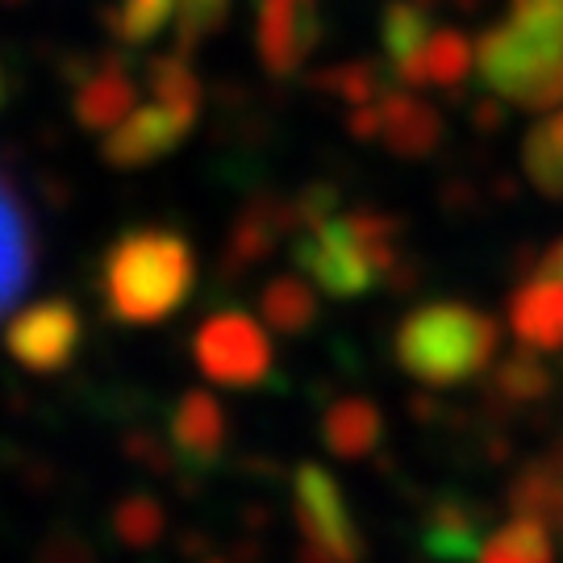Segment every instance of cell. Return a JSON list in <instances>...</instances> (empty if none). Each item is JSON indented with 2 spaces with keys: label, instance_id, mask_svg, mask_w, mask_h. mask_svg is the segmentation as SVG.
Returning a JSON list of instances; mask_svg holds the SVG:
<instances>
[{
  "label": "cell",
  "instance_id": "6da1fadb",
  "mask_svg": "<svg viewBox=\"0 0 563 563\" xmlns=\"http://www.w3.org/2000/svg\"><path fill=\"white\" fill-rule=\"evenodd\" d=\"M476 67L497 101L530 113L563 104V0H518L476 38Z\"/></svg>",
  "mask_w": 563,
  "mask_h": 563
},
{
  "label": "cell",
  "instance_id": "7a4b0ae2",
  "mask_svg": "<svg viewBox=\"0 0 563 563\" xmlns=\"http://www.w3.org/2000/svg\"><path fill=\"white\" fill-rule=\"evenodd\" d=\"M197 288V255L188 239L163 225L125 230L101 267L109 313L125 325H159L180 313Z\"/></svg>",
  "mask_w": 563,
  "mask_h": 563
},
{
  "label": "cell",
  "instance_id": "3957f363",
  "mask_svg": "<svg viewBox=\"0 0 563 563\" xmlns=\"http://www.w3.org/2000/svg\"><path fill=\"white\" fill-rule=\"evenodd\" d=\"M501 351V325L463 301H430L405 313L393 334V355L405 376L426 388L481 380Z\"/></svg>",
  "mask_w": 563,
  "mask_h": 563
},
{
  "label": "cell",
  "instance_id": "277c9868",
  "mask_svg": "<svg viewBox=\"0 0 563 563\" xmlns=\"http://www.w3.org/2000/svg\"><path fill=\"white\" fill-rule=\"evenodd\" d=\"M397 234H401V222L380 209H346L318 230H297L292 260L313 276L325 297L346 301V297H363L367 288H376L380 276L397 272V260H401L393 242Z\"/></svg>",
  "mask_w": 563,
  "mask_h": 563
},
{
  "label": "cell",
  "instance_id": "5b68a950",
  "mask_svg": "<svg viewBox=\"0 0 563 563\" xmlns=\"http://www.w3.org/2000/svg\"><path fill=\"white\" fill-rule=\"evenodd\" d=\"M292 505H297V530L301 551L297 563H360L367 543L351 509L342 501L339 481L322 463H301L292 472Z\"/></svg>",
  "mask_w": 563,
  "mask_h": 563
},
{
  "label": "cell",
  "instance_id": "8992f818",
  "mask_svg": "<svg viewBox=\"0 0 563 563\" xmlns=\"http://www.w3.org/2000/svg\"><path fill=\"white\" fill-rule=\"evenodd\" d=\"M192 360L205 380L222 388H255L272 376V339L251 313H209L192 334Z\"/></svg>",
  "mask_w": 563,
  "mask_h": 563
},
{
  "label": "cell",
  "instance_id": "52a82bcc",
  "mask_svg": "<svg viewBox=\"0 0 563 563\" xmlns=\"http://www.w3.org/2000/svg\"><path fill=\"white\" fill-rule=\"evenodd\" d=\"M84 339V322L80 309L67 301V297H51V301H38L30 309H21L18 318L4 330V346L9 355L38 372V376H51V372H63L67 363L76 360Z\"/></svg>",
  "mask_w": 563,
  "mask_h": 563
},
{
  "label": "cell",
  "instance_id": "ba28073f",
  "mask_svg": "<svg viewBox=\"0 0 563 563\" xmlns=\"http://www.w3.org/2000/svg\"><path fill=\"white\" fill-rule=\"evenodd\" d=\"M197 118H201V113L180 109V104H167V101L134 109L130 118L118 121V125L104 134V146H101L104 163L130 172V167H146V163L163 159V155H172V151L192 134Z\"/></svg>",
  "mask_w": 563,
  "mask_h": 563
},
{
  "label": "cell",
  "instance_id": "9c48e42d",
  "mask_svg": "<svg viewBox=\"0 0 563 563\" xmlns=\"http://www.w3.org/2000/svg\"><path fill=\"white\" fill-rule=\"evenodd\" d=\"M260 59L272 76H292L322 42V9L318 0H260Z\"/></svg>",
  "mask_w": 563,
  "mask_h": 563
},
{
  "label": "cell",
  "instance_id": "30bf717a",
  "mask_svg": "<svg viewBox=\"0 0 563 563\" xmlns=\"http://www.w3.org/2000/svg\"><path fill=\"white\" fill-rule=\"evenodd\" d=\"M297 234V209L292 201L280 197H255L239 213V222L230 225V239L222 251V272L225 276H242L255 263H263L284 239Z\"/></svg>",
  "mask_w": 563,
  "mask_h": 563
},
{
  "label": "cell",
  "instance_id": "8fae6325",
  "mask_svg": "<svg viewBox=\"0 0 563 563\" xmlns=\"http://www.w3.org/2000/svg\"><path fill=\"white\" fill-rule=\"evenodd\" d=\"M38 263V239L30 209L18 197V188L0 172V318L21 301V292L34 280Z\"/></svg>",
  "mask_w": 563,
  "mask_h": 563
},
{
  "label": "cell",
  "instance_id": "7c38bea8",
  "mask_svg": "<svg viewBox=\"0 0 563 563\" xmlns=\"http://www.w3.org/2000/svg\"><path fill=\"white\" fill-rule=\"evenodd\" d=\"M430 34H434V25H430V4L426 0H388L384 4L380 46L401 88H426L422 59L426 46H430Z\"/></svg>",
  "mask_w": 563,
  "mask_h": 563
},
{
  "label": "cell",
  "instance_id": "4fadbf2b",
  "mask_svg": "<svg viewBox=\"0 0 563 563\" xmlns=\"http://www.w3.org/2000/svg\"><path fill=\"white\" fill-rule=\"evenodd\" d=\"M380 142L397 159H426L443 142V118L422 97L388 88L380 97Z\"/></svg>",
  "mask_w": 563,
  "mask_h": 563
},
{
  "label": "cell",
  "instance_id": "5bb4252c",
  "mask_svg": "<svg viewBox=\"0 0 563 563\" xmlns=\"http://www.w3.org/2000/svg\"><path fill=\"white\" fill-rule=\"evenodd\" d=\"M509 330L518 342L534 346V351H563V280L560 276H539V280H522L509 297Z\"/></svg>",
  "mask_w": 563,
  "mask_h": 563
},
{
  "label": "cell",
  "instance_id": "9a60e30c",
  "mask_svg": "<svg viewBox=\"0 0 563 563\" xmlns=\"http://www.w3.org/2000/svg\"><path fill=\"white\" fill-rule=\"evenodd\" d=\"M134 97H139V88H134V76H130L125 59H121V55H109L97 71H88L80 80L76 118H80V125H88V130H104V134H109L118 121H125L134 113Z\"/></svg>",
  "mask_w": 563,
  "mask_h": 563
},
{
  "label": "cell",
  "instance_id": "2e32d148",
  "mask_svg": "<svg viewBox=\"0 0 563 563\" xmlns=\"http://www.w3.org/2000/svg\"><path fill=\"white\" fill-rule=\"evenodd\" d=\"M172 443L180 451V460L209 467V463L222 455L225 446V409L218 405L213 393L192 388L184 393L176 413H172Z\"/></svg>",
  "mask_w": 563,
  "mask_h": 563
},
{
  "label": "cell",
  "instance_id": "e0dca14e",
  "mask_svg": "<svg viewBox=\"0 0 563 563\" xmlns=\"http://www.w3.org/2000/svg\"><path fill=\"white\" fill-rule=\"evenodd\" d=\"M481 526H484L481 505L463 501V497H446V501H439L426 514V526H422L426 555L451 563L481 555Z\"/></svg>",
  "mask_w": 563,
  "mask_h": 563
},
{
  "label": "cell",
  "instance_id": "ac0fdd59",
  "mask_svg": "<svg viewBox=\"0 0 563 563\" xmlns=\"http://www.w3.org/2000/svg\"><path fill=\"white\" fill-rule=\"evenodd\" d=\"M322 439L339 460L346 463L367 460L384 439L380 409L367 401V397H342V401H334L325 409Z\"/></svg>",
  "mask_w": 563,
  "mask_h": 563
},
{
  "label": "cell",
  "instance_id": "d6986e66",
  "mask_svg": "<svg viewBox=\"0 0 563 563\" xmlns=\"http://www.w3.org/2000/svg\"><path fill=\"white\" fill-rule=\"evenodd\" d=\"M509 509L514 514H539L563 530V439L543 460L526 463L509 484Z\"/></svg>",
  "mask_w": 563,
  "mask_h": 563
},
{
  "label": "cell",
  "instance_id": "ffe728a7",
  "mask_svg": "<svg viewBox=\"0 0 563 563\" xmlns=\"http://www.w3.org/2000/svg\"><path fill=\"white\" fill-rule=\"evenodd\" d=\"M476 563H555L551 522L539 514H514L481 543Z\"/></svg>",
  "mask_w": 563,
  "mask_h": 563
},
{
  "label": "cell",
  "instance_id": "44dd1931",
  "mask_svg": "<svg viewBox=\"0 0 563 563\" xmlns=\"http://www.w3.org/2000/svg\"><path fill=\"white\" fill-rule=\"evenodd\" d=\"M551 388H555L551 367H547L543 355H539L534 346H526V342L509 360L497 363V372H493V401L497 405H514V409L539 405L551 397Z\"/></svg>",
  "mask_w": 563,
  "mask_h": 563
},
{
  "label": "cell",
  "instance_id": "7402d4cb",
  "mask_svg": "<svg viewBox=\"0 0 563 563\" xmlns=\"http://www.w3.org/2000/svg\"><path fill=\"white\" fill-rule=\"evenodd\" d=\"M522 167L530 184L543 192L563 201V109L560 113H547L522 142Z\"/></svg>",
  "mask_w": 563,
  "mask_h": 563
},
{
  "label": "cell",
  "instance_id": "603a6c76",
  "mask_svg": "<svg viewBox=\"0 0 563 563\" xmlns=\"http://www.w3.org/2000/svg\"><path fill=\"white\" fill-rule=\"evenodd\" d=\"M476 67V42L467 38L455 25H443L430 34L422 59V84L426 88H443V92H460L463 80Z\"/></svg>",
  "mask_w": 563,
  "mask_h": 563
},
{
  "label": "cell",
  "instance_id": "cb8c5ba5",
  "mask_svg": "<svg viewBox=\"0 0 563 563\" xmlns=\"http://www.w3.org/2000/svg\"><path fill=\"white\" fill-rule=\"evenodd\" d=\"M260 313L263 322L272 330H280V334H305L309 325L318 322V297L297 276H280V280H272L263 288Z\"/></svg>",
  "mask_w": 563,
  "mask_h": 563
},
{
  "label": "cell",
  "instance_id": "d4e9b609",
  "mask_svg": "<svg viewBox=\"0 0 563 563\" xmlns=\"http://www.w3.org/2000/svg\"><path fill=\"white\" fill-rule=\"evenodd\" d=\"M313 88H322V92H330V97H339V101H346L355 109V104L380 101L384 92H388V80L380 76V63L351 59V63L322 67V71L313 76Z\"/></svg>",
  "mask_w": 563,
  "mask_h": 563
},
{
  "label": "cell",
  "instance_id": "484cf974",
  "mask_svg": "<svg viewBox=\"0 0 563 563\" xmlns=\"http://www.w3.org/2000/svg\"><path fill=\"white\" fill-rule=\"evenodd\" d=\"M146 88L155 92V101H167V104H180V109H192V113H201V80H197V71L188 67V55H180L176 46L167 51V55H155V59L146 63Z\"/></svg>",
  "mask_w": 563,
  "mask_h": 563
},
{
  "label": "cell",
  "instance_id": "4316f807",
  "mask_svg": "<svg viewBox=\"0 0 563 563\" xmlns=\"http://www.w3.org/2000/svg\"><path fill=\"white\" fill-rule=\"evenodd\" d=\"M176 4L180 0H118L109 30L125 46H146V42L159 38V30L167 21H176Z\"/></svg>",
  "mask_w": 563,
  "mask_h": 563
},
{
  "label": "cell",
  "instance_id": "83f0119b",
  "mask_svg": "<svg viewBox=\"0 0 563 563\" xmlns=\"http://www.w3.org/2000/svg\"><path fill=\"white\" fill-rule=\"evenodd\" d=\"M163 530H167V514H163V505L151 493H130L113 509V534L125 547H134V551L155 547L163 539Z\"/></svg>",
  "mask_w": 563,
  "mask_h": 563
},
{
  "label": "cell",
  "instance_id": "f1b7e54d",
  "mask_svg": "<svg viewBox=\"0 0 563 563\" xmlns=\"http://www.w3.org/2000/svg\"><path fill=\"white\" fill-rule=\"evenodd\" d=\"M230 21V0H180L176 4V51L192 55L201 42L222 34Z\"/></svg>",
  "mask_w": 563,
  "mask_h": 563
},
{
  "label": "cell",
  "instance_id": "f546056e",
  "mask_svg": "<svg viewBox=\"0 0 563 563\" xmlns=\"http://www.w3.org/2000/svg\"><path fill=\"white\" fill-rule=\"evenodd\" d=\"M297 209V230H318L322 222H330L339 213V188L330 184H309L301 197L292 201Z\"/></svg>",
  "mask_w": 563,
  "mask_h": 563
},
{
  "label": "cell",
  "instance_id": "4dcf8cb0",
  "mask_svg": "<svg viewBox=\"0 0 563 563\" xmlns=\"http://www.w3.org/2000/svg\"><path fill=\"white\" fill-rule=\"evenodd\" d=\"M539 267H543L547 276H560V280H563V239L547 246L543 260H539Z\"/></svg>",
  "mask_w": 563,
  "mask_h": 563
},
{
  "label": "cell",
  "instance_id": "1f68e13d",
  "mask_svg": "<svg viewBox=\"0 0 563 563\" xmlns=\"http://www.w3.org/2000/svg\"><path fill=\"white\" fill-rule=\"evenodd\" d=\"M4 92H9V88H4V71H0V104H4Z\"/></svg>",
  "mask_w": 563,
  "mask_h": 563
}]
</instances>
